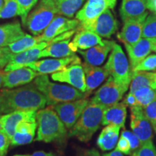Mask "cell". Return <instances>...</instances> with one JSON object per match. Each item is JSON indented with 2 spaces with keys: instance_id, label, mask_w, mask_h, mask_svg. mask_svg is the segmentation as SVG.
Returning a JSON list of instances; mask_svg holds the SVG:
<instances>
[{
  "instance_id": "1",
  "label": "cell",
  "mask_w": 156,
  "mask_h": 156,
  "mask_svg": "<svg viewBox=\"0 0 156 156\" xmlns=\"http://www.w3.org/2000/svg\"><path fill=\"white\" fill-rule=\"evenodd\" d=\"M44 95L37 89L34 83L16 89L0 90V114L19 111H36L46 106Z\"/></svg>"
},
{
  "instance_id": "2",
  "label": "cell",
  "mask_w": 156,
  "mask_h": 156,
  "mask_svg": "<svg viewBox=\"0 0 156 156\" xmlns=\"http://www.w3.org/2000/svg\"><path fill=\"white\" fill-rule=\"evenodd\" d=\"M106 108L90 101L79 119L69 129L68 136H75L81 142H88L102 124L103 112Z\"/></svg>"
},
{
  "instance_id": "3",
  "label": "cell",
  "mask_w": 156,
  "mask_h": 156,
  "mask_svg": "<svg viewBox=\"0 0 156 156\" xmlns=\"http://www.w3.org/2000/svg\"><path fill=\"white\" fill-rule=\"evenodd\" d=\"M36 121L38 125L36 141L45 142L62 141L67 135V129L52 106L38 111Z\"/></svg>"
},
{
  "instance_id": "4",
  "label": "cell",
  "mask_w": 156,
  "mask_h": 156,
  "mask_svg": "<svg viewBox=\"0 0 156 156\" xmlns=\"http://www.w3.org/2000/svg\"><path fill=\"white\" fill-rule=\"evenodd\" d=\"M34 84L37 89L44 95L46 105L48 106L87 98L85 93L75 87L51 83L46 75L38 76L35 79Z\"/></svg>"
},
{
  "instance_id": "5",
  "label": "cell",
  "mask_w": 156,
  "mask_h": 156,
  "mask_svg": "<svg viewBox=\"0 0 156 156\" xmlns=\"http://www.w3.org/2000/svg\"><path fill=\"white\" fill-rule=\"evenodd\" d=\"M57 13L54 0H41L34 10L27 17L26 26L34 36H40L53 20Z\"/></svg>"
},
{
  "instance_id": "6",
  "label": "cell",
  "mask_w": 156,
  "mask_h": 156,
  "mask_svg": "<svg viewBox=\"0 0 156 156\" xmlns=\"http://www.w3.org/2000/svg\"><path fill=\"white\" fill-rule=\"evenodd\" d=\"M104 67L116 83L129 87L132 73L125 54L119 44H115Z\"/></svg>"
},
{
  "instance_id": "7",
  "label": "cell",
  "mask_w": 156,
  "mask_h": 156,
  "mask_svg": "<svg viewBox=\"0 0 156 156\" xmlns=\"http://www.w3.org/2000/svg\"><path fill=\"white\" fill-rule=\"evenodd\" d=\"M128 90V87L123 86L114 80L110 76L106 83L95 92L91 99L93 102L108 107L119 103L122 100L124 93Z\"/></svg>"
},
{
  "instance_id": "8",
  "label": "cell",
  "mask_w": 156,
  "mask_h": 156,
  "mask_svg": "<svg viewBox=\"0 0 156 156\" xmlns=\"http://www.w3.org/2000/svg\"><path fill=\"white\" fill-rule=\"evenodd\" d=\"M89 101L86 98H83L58 103L52 106L66 128L70 129L79 119Z\"/></svg>"
},
{
  "instance_id": "9",
  "label": "cell",
  "mask_w": 156,
  "mask_h": 156,
  "mask_svg": "<svg viewBox=\"0 0 156 156\" xmlns=\"http://www.w3.org/2000/svg\"><path fill=\"white\" fill-rule=\"evenodd\" d=\"M118 28V21L115 18L111 9H107L88 24H80L77 29L92 31L100 37L109 38L116 34Z\"/></svg>"
},
{
  "instance_id": "10",
  "label": "cell",
  "mask_w": 156,
  "mask_h": 156,
  "mask_svg": "<svg viewBox=\"0 0 156 156\" xmlns=\"http://www.w3.org/2000/svg\"><path fill=\"white\" fill-rule=\"evenodd\" d=\"M117 0H87L76 15L80 25H86L96 19L107 9H114Z\"/></svg>"
},
{
  "instance_id": "11",
  "label": "cell",
  "mask_w": 156,
  "mask_h": 156,
  "mask_svg": "<svg viewBox=\"0 0 156 156\" xmlns=\"http://www.w3.org/2000/svg\"><path fill=\"white\" fill-rule=\"evenodd\" d=\"M80 64V58L77 56L73 55L65 58H47L41 61H36L28 64L25 67L30 68L40 75H47L62 71L72 64Z\"/></svg>"
},
{
  "instance_id": "12",
  "label": "cell",
  "mask_w": 156,
  "mask_h": 156,
  "mask_svg": "<svg viewBox=\"0 0 156 156\" xmlns=\"http://www.w3.org/2000/svg\"><path fill=\"white\" fill-rule=\"evenodd\" d=\"M51 78L54 81L69 84L83 93L86 91L85 72L83 66L80 64H72L68 66L62 71L52 74Z\"/></svg>"
},
{
  "instance_id": "13",
  "label": "cell",
  "mask_w": 156,
  "mask_h": 156,
  "mask_svg": "<svg viewBox=\"0 0 156 156\" xmlns=\"http://www.w3.org/2000/svg\"><path fill=\"white\" fill-rule=\"evenodd\" d=\"M79 25L80 22L77 19L70 20L67 17L56 16L45 29L44 33L41 36H38L39 43L48 42L67 31L77 30Z\"/></svg>"
},
{
  "instance_id": "14",
  "label": "cell",
  "mask_w": 156,
  "mask_h": 156,
  "mask_svg": "<svg viewBox=\"0 0 156 156\" xmlns=\"http://www.w3.org/2000/svg\"><path fill=\"white\" fill-rule=\"evenodd\" d=\"M131 110V121L130 126L136 136H138L141 143L153 140V132L151 122L145 116L142 107L136 106L130 108Z\"/></svg>"
},
{
  "instance_id": "15",
  "label": "cell",
  "mask_w": 156,
  "mask_h": 156,
  "mask_svg": "<svg viewBox=\"0 0 156 156\" xmlns=\"http://www.w3.org/2000/svg\"><path fill=\"white\" fill-rule=\"evenodd\" d=\"M146 14L136 19H130L124 22L122 30L117 34V38L124 45H133L142 38V30Z\"/></svg>"
},
{
  "instance_id": "16",
  "label": "cell",
  "mask_w": 156,
  "mask_h": 156,
  "mask_svg": "<svg viewBox=\"0 0 156 156\" xmlns=\"http://www.w3.org/2000/svg\"><path fill=\"white\" fill-rule=\"evenodd\" d=\"M48 46V42H41L25 51L12 54L9 64L5 67V71L7 73L12 70L25 67L28 64L37 61L40 58L41 52Z\"/></svg>"
},
{
  "instance_id": "17",
  "label": "cell",
  "mask_w": 156,
  "mask_h": 156,
  "mask_svg": "<svg viewBox=\"0 0 156 156\" xmlns=\"http://www.w3.org/2000/svg\"><path fill=\"white\" fill-rule=\"evenodd\" d=\"M155 44L156 39L142 38L133 45H124L129 56L131 70L134 69L144 58L150 55Z\"/></svg>"
},
{
  "instance_id": "18",
  "label": "cell",
  "mask_w": 156,
  "mask_h": 156,
  "mask_svg": "<svg viewBox=\"0 0 156 156\" xmlns=\"http://www.w3.org/2000/svg\"><path fill=\"white\" fill-rule=\"evenodd\" d=\"M36 111H19L4 114L0 116L2 129L11 140L20 123L23 122H36Z\"/></svg>"
},
{
  "instance_id": "19",
  "label": "cell",
  "mask_w": 156,
  "mask_h": 156,
  "mask_svg": "<svg viewBox=\"0 0 156 156\" xmlns=\"http://www.w3.org/2000/svg\"><path fill=\"white\" fill-rule=\"evenodd\" d=\"M116 44L114 41L103 40V45H98L87 49L86 51H78L83 56L85 63L90 65L98 67L104 62L110 51Z\"/></svg>"
},
{
  "instance_id": "20",
  "label": "cell",
  "mask_w": 156,
  "mask_h": 156,
  "mask_svg": "<svg viewBox=\"0 0 156 156\" xmlns=\"http://www.w3.org/2000/svg\"><path fill=\"white\" fill-rule=\"evenodd\" d=\"M40 75V74L28 67H23L6 73L3 87L12 89L27 85Z\"/></svg>"
},
{
  "instance_id": "21",
  "label": "cell",
  "mask_w": 156,
  "mask_h": 156,
  "mask_svg": "<svg viewBox=\"0 0 156 156\" xmlns=\"http://www.w3.org/2000/svg\"><path fill=\"white\" fill-rule=\"evenodd\" d=\"M82 66L85 75L86 91L85 93L87 97L108 77L109 73L104 66L101 67H95L87 63H83Z\"/></svg>"
},
{
  "instance_id": "22",
  "label": "cell",
  "mask_w": 156,
  "mask_h": 156,
  "mask_svg": "<svg viewBox=\"0 0 156 156\" xmlns=\"http://www.w3.org/2000/svg\"><path fill=\"white\" fill-rule=\"evenodd\" d=\"M126 118V106L124 103H117L105 109L103 115L102 125L114 124L124 128Z\"/></svg>"
},
{
  "instance_id": "23",
  "label": "cell",
  "mask_w": 156,
  "mask_h": 156,
  "mask_svg": "<svg viewBox=\"0 0 156 156\" xmlns=\"http://www.w3.org/2000/svg\"><path fill=\"white\" fill-rule=\"evenodd\" d=\"M77 51L69 39L61 41L50 44L41 52L40 58L42 57H54V58H65L75 55Z\"/></svg>"
},
{
  "instance_id": "24",
  "label": "cell",
  "mask_w": 156,
  "mask_h": 156,
  "mask_svg": "<svg viewBox=\"0 0 156 156\" xmlns=\"http://www.w3.org/2000/svg\"><path fill=\"white\" fill-rule=\"evenodd\" d=\"M145 0H122L119 9L123 22L147 14Z\"/></svg>"
},
{
  "instance_id": "25",
  "label": "cell",
  "mask_w": 156,
  "mask_h": 156,
  "mask_svg": "<svg viewBox=\"0 0 156 156\" xmlns=\"http://www.w3.org/2000/svg\"><path fill=\"white\" fill-rule=\"evenodd\" d=\"M37 122H23L17 126L14 135L11 138L12 145H23L32 142L34 139Z\"/></svg>"
},
{
  "instance_id": "26",
  "label": "cell",
  "mask_w": 156,
  "mask_h": 156,
  "mask_svg": "<svg viewBox=\"0 0 156 156\" xmlns=\"http://www.w3.org/2000/svg\"><path fill=\"white\" fill-rule=\"evenodd\" d=\"M25 35L18 21L0 25V48L7 47Z\"/></svg>"
},
{
  "instance_id": "27",
  "label": "cell",
  "mask_w": 156,
  "mask_h": 156,
  "mask_svg": "<svg viewBox=\"0 0 156 156\" xmlns=\"http://www.w3.org/2000/svg\"><path fill=\"white\" fill-rule=\"evenodd\" d=\"M71 42L76 48L81 50H87L98 45L103 44V40L98 35L83 29H77Z\"/></svg>"
},
{
  "instance_id": "28",
  "label": "cell",
  "mask_w": 156,
  "mask_h": 156,
  "mask_svg": "<svg viewBox=\"0 0 156 156\" xmlns=\"http://www.w3.org/2000/svg\"><path fill=\"white\" fill-rule=\"evenodd\" d=\"M120 129L119 126L114 124H109L103 129L97 140V145L102 151H111L116 146Z\"/></svg>"
},
{
  "instance_id": "29",
  "label": "cell",
  "mask_w": 156,
  "mask_h": 156,
  "mask_svg": "<svg viewBox=\"0 0 156 156\" xmlns=\"http://www.w3.org/2000/svg\"><path fill=\"white\" fill-rule=\"evenodd\" d=\"M132 80L130 83L129 93H134L138 89L145 87H152L155 80L156 73L152 72H132Z\"/></svg>"
},
{
  "instance_id": "30",
  "label": "cell",
  "mask_w": 156,
  "mask_h": 156,
  "mask_svg": "<svg viewBox=\"0 0 156 156\" xmlns=\"http://www.w3.org/2000/svg\"><path fill=\"white\" fill-rule=\"evenodd\" d=\"M57 13L72 18L79 10L85 0H54Z\"/></svg>"
},
{
  "instance_id": "31",
  "label": "cell",
  "mask_w": 156,
  "mask_h": 156,
  "mask_svg": "<svg viewBox=\"0 0 156 156\" xmlns=\"http://www.w3.org/2000/svg\"><path fill=\"white\" fill-rule=\"evenodd\" d=\"M38 44H39L38 36L34 37L30 35L25 34L23 38L12 43L7 47L12 54H16L34 47Z\"/></svg>"
},
{
  "instance_id": "32",
  "label": "cell",
  "mask_w": 156,
  "mask_h": 156,
  "mask_svg": "<svg viewBox=\"0 0 156 156\" xmlns=\"http://www.w3.org/2000/svg\"><path fill=\"white\" fill-rule=\"evenodd\" d=\"M139 107L144 108L156 99V90L151 87L138 89L134 93Z\"/></svg>"
},
{
  "instance_id": "33",
  "label": "cell",
  "mask_w": 156,
  "mask_h": 156,
  "mask_svg": "<svg viewBox=\"0 0 156 156\" xmlns=\"http://www.w3.org/2000/svg\"><path fill=\"white\" fill-rule=\"evenodd\" d=\"M142 38L156 39V14L147 15L142 30Z\"/></svg>"
},
{
  "instance_id": "34",
  "label": "cell",
  "mask_w": 156,
  "mask_h": 156,
  "mask_svg": "<svg viewBox=\"0 0 156 156\" xmlns=\"http://www.w3.org/2000/svg\"><path fill=\"white\" fill-rule=\"evenodd\" d=\"M3 8L0 10V19H8L20 15L17 0H4Z\"/></svg>"
},
{
  "instance_id": "35",
  "label": "cell",
  "mask_w": 156,
  "mask_h": 156,
  "mask_svg": "<svg viewBox=\"0 0 156 156\" xmlns=\"http://www.w3.org/2000/svg\"><path fill=\"white\" fill-rule=\"evenodd\" d=\"M155 72L156 71V54L148 55L144 58L132 72Z\"/></svg>"
},
{
  "instance_id": "36",
  "label": "cell",
  "mask_w": 156,
  "mask_h": 156,
  "mask_svg": "<svg viewBox=\"0 0 156 156\" xmlns=\"http://www.w3.org/2000/svg\"><path fill=\"white\" fill-rule=\"evenodd\" d=\"M17 2L18 4L20 16L22 19L23 24L25 25L29 12L36 6L38 0H17Z\"/></svg>"
},
{
  "instance_id": "37",
  "label": "cell",
  "mask_w": 156,
  "mask_h": 156,
  "mask_svg": "<svg viewBox=\"0 0 156 156\" xmlns=\"http://www.w3.org/2000/svg\"><path fill=\"white\" fill-rule=\"evenodd\" d=\"M131 156H156V148L153 140L142 143L138 149L132 153Z\"/></svg>"
},
{
  "instance_id": "38",
  "label": "cell",
  "mask_w": 156,
  "mask_h": 156,
  "mask_svg": "<svg viewBox=\"0 0 156 156\" xmlns=\"http://www.w3.org/2000/svg\"><path fill=\"white\" fill-rule=\"evenodd\" d=\"M142 109L145 116L151 122L152 127L156 125V99Z\"/></svg>"
},
{
  "instance_id": "39",
  "label": "cell",
  "mask_w": 156,
  "mask_h": 156,
  "mask_svg": "<svg viewBox=\"0 0 156 156\" xmlns=\"http://www.w3.org/2000/svg\"><path fill=\"white\" fill-rule=\"evenodd\" d=\"M122 136L127 140L129 142L132 153L134 151H135L136 149H138L142 145L141 141H140L138 136L134 132L128 131V130H125V131L122 132Z\"/></svg>"
},
{
  "instance_id": "40",
  "label": "cell",
  "mask_w": 156,
  "mask_h": 156,
  "mask_svg": "<svg viewBox=\"0 0 156 156\" xmlns=\"http://www.w3.org/2000/svg\"><path fill=\"white\" fill-rule=\"evenodd\" d=\"M10 144V139L8 135L3 129L0 130V156H5L7 155Z\"/></svg>"
},
{
  "instance_id": "41",
  "label": "cell",
  "mask_w": 156,
  "mask_h": 156,
  "mask_svg": "<svg viewBox=\"0 0 156 156\" xmlns=\"http://www.w3.org/2000/svg\"><path fill=\"white\" fill-rule=\"evenodd\" d=\"M115 150L121 152L122 153L125 154V155H130L132 153L129 142L127 140L122 136H121L119 141L117 142L116 147Z\"/></svg>"
},
{
  "instance_id": "42",
  "label": "cell",
  "mask_w": 156,
  "mask_h": 156,
  "mask_svg": "<svg viewBox=\"0 0 156 156\" xmlns=\"http://www.w3.org/2000/svg\"><path fill=\"white\" fill-rule=\"evenodd\" d=\"M123 103H124L126 106L129 107L130 108H133V107L138 106L137 101H136V97H135V95H134V93H129L128 95H126V96L125 97V98H124V102Z\"/></svg>"
},
{
  "instance_id": "43",
  "label": "cell",
  "mask_w": 156,
  "mask_h": 156,
  "mask_svg": "<svg viewBox=\"0 0 156 156\" xmlns=\"http://www.w3.org/2000/svg\"><path fill=\"white\" fill-rule=\"evenodd\" d=\"M145 5L147 9L156 14V0H145Z\"/></svg>"
},
{
  "instance_id": "44",
  "label": "cell",
  "mask_w": 156,
  "mask_h": 156,
  "mask_svg": "<svg viewBox=\"0 0 156 156\" xmlns=\"http://www.w3.org/2000/svg\"><path fill=\"white\" fill-rule=\"evenodd\" d=\"M79 156H101L99 153V152L95 149H90L85 150L83 152H81Z\"/></svg>"
},
{
  "instance_id": "45",
  "label": "cell",
  "mask_w": 156,
  "mask_h": 156,
  "mask_svg": "<svg viewBox=\"0 0 156 156\" xmlns=\"http://www.w3.org/2000/svg\"><path fill=\"white\" fill-rule=\"evenodd\" d=\"M30 156H54L53 153H46V152L44 151H37L33 153L32 155Z\"/></svg>"
},
{
  "instance_id": "46",
  "label": "cell",
  "mask_w": 156,
  "mask_h": 156,
  "mask_svg": "<svg viewBox=\"0 0 156 156\" xmlns=\"http://www.w3.org/2000/svg\"><path fill=\"white\" fill-rule=\"evenodd\" d=\"M6 72L3 70L2 68H0V89L2 87H3L4 85V79H5Z\"/></svg>"
},
{
  "instance_id": "47",
  "label": "cell",
  "mask_w": 156,
  "mask_h": 156,
  "mask_svg": "<svg viewBox=\"0 0 156 156\" xmlns=\"http://www.w3.org/2000/svg\"><path fill=\"white\" fill-rule=\"evenodd\" d=\"M103 156H124V155L121 152L115 150V151L111 152V153L104 154Z\"/></svg>"
},
{
  "instance_id": "48",
  "label": "cell",
  "mask_w": 156,
  "mask_h": 156,
  "mask_svg": "<svg viewBox=\"0 0 156 156\" xmlns=\"http://www.w3.org/2000/svg\"><path fill=\"white\" fill-rule=\"evenodd\" d=\"M154 90H156V75H155V80H154L153 85H152V87Z\"/></svg>"
},
{
  "instance_id": "49",
  "label": "cell",
  "mask_w": 156,
  "mask_h": 156,
  "mask_svg": "<svg viewBox=\"0 0 156 156\" xmlns=\"http://www.w3.org/2000/svg\"><path fill=\"white\" fill-rule=\"evenodd\" d=\"M4 7V0H0V10L3 8Z\"/></svg>"
},
{
  "instance_id": "50",
  "label": "cell",
  "mask_w": 156,
  "mask_h": 156,
  "mask_svg": "<svg viewBox=\"0 0 156 156\" xmlns=\"http://www.w3.org/2000/svg\"><path fill=\"white\" fill-rule=\"evenodd\" d=\"M153 51L155 52V53H156V44L154 45V46H153Z\"/></svg>"
},
{
  "instance_id": "51",
  "label": "cell",
  "mask_w": 156,
  "mask_h": 156,
  "mask_svg": "<svg viewBox=\"0 0 156 156\" xmlns=\"http://www.w3.org/2000/svg\"><path fill=\"white\" fill-rule=\"evenodd\" d=\"M2 129V122H1V119H0V130Z\"/></svg>"
},
{
  "instance_id": "52",
  "label": "cell",
  "mask_w": 156,
  "mask_h": 156,
  "mask_svg": "<svg viewBox=\"0 0 156 156\" xmlns=\"http://www.w3.org/2000/svg\"><path fill=\"white\" fill-rule=\"evenodd\" d=\"M153 128L154 131H155V132L156 133V125H155L154 126H153Z\"/></svg>"
},
{
  "instance_id": "53",
  "label": "cell",
  "mask_w": 156,
  "mask_h": 156,
  "mask_svg": "<svg viewBox=\"0 0 156 156\" xmlns=\"http://www.w3.org/2000/svg\"><path fill=\"white\" fill-rule=\"evenodd\" d=\"M14 156H30V155H16Z\"/></svg>"
}]
</instances>
